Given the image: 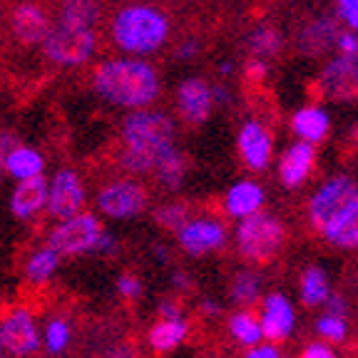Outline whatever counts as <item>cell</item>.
Listing matches in <instances>:
<instances>
[{
	"mask_svg": "<svg viewBox=\"0 0 358 358\" xmlns=\"http://www.w3.org/2000/svg\"><path fill=\"white\" fill-rule=\"evenodd\" d=\"M262 294V281L252 271H241L231 281V299L236 303H254Z\"/></svg>",
	"mask_w": 358,
	"mask_h": 358,
	"instance_id": "30",
	"label": "cell"
},
{
	"mask_svg": "<svg viewBox=\"0 0 358 358\" xmlns=\"http://www.w3.org/2000/svg\"><path fill=\"white\" fill-rule=\"evenodd\" d=\"M177 234H179L182 249H185L187 254H192V257H199V254L219 249V246L227 241L224 227L212 222V219H194V222H187Z\"/></svg>",
	"mask_w": 358,
	"mask_h": 358,
	"instance_id": "13",
	"label": "cell"
},
{
	"mask_svg": "<svg viewBox=\"0 0 358 358\" xmlns=\"http://www.w3.org/2000/svg\"><path fill=\"white\" fill-rule=\"evenodd\" d=\"M346 6H358V0H338V8H346Z\"/></svg>",
	"mask_w": 358,
	"mask_h": 358,
	"instance_id": "51",
	"label": "cell"
},
{
	"mask_svg": "<svg viewBox=\"0 0 358 358\" xmlns=\"http://www.w3.org/2000/svg\"><path fill=\"white\" fill-rule=\"evenodd\" d=\"M246 75H249V80H264L266 78V62L252 60L249 65H246Z\"/></svg>",
	"mask_w": 358,
	"mask_h": 358,
	"instance_id": "41",
	"label": "cell"
},
{
	"mask_svg": "<svg viewBox=\"0 0 358 358\" xmlns=\"http://www.w3.org/2000/svg\"><path fill=\"white\" fill-rule=\"evenodd\" d=\"M117 291L124 299H137L142 294V281L134 274H122L117 279Z\"/></svg>",
	"mask_w": 358,
	"mask_h": 358,
	"instance_id": "35",
	"label": "cell"
},
{
	"mask_svg": "<svg viewBox=\"0 0 358 358\" xmlns=\"http://www.w3.org/2000/svg\"><path fill=\"white\" fill-rule=\"evenodd\" d=\"M57 262H60V254L52 252L50 246H48V249H40V252H35L33 257H30L28 266H25V276H28V281H33V284H45V281L55 274Z\"/></svg>",
	"mask_w": 358,
	"mask_h": 358,
	"instance_id": "27",
	"label": "cell"
},
{
	"mask_svg": "<svg viewBox=\"0 0 358 358\" xmlns=\"http://www.w3.org/2000/svg\"><path fill=\"white\" fill-rule=\"evenodd\" d=\"M152 172L157 174V179H159L167 189H179V185H182V179H185V172H187L185 155H182L177 147H169V150L159 157V162L155 164Z\"/></svg>",
	"mask_w": 358,
	"mask_h": 358,
	"instance_id": "26",
	"label": "cell"
},
{
	"mask_svg": "<svg viewBox=\"0 0 358 358\" xmlns=\"http://www.w3.org/2000/svg\"><path fill=\"white\" fill-rule=\"evenodd\" d=\"M239 155L249 169H264L271 159V134L259 122H246L239 132Z\"/></svg>",
	"mask_w": 358,
	"mask_h": 358,
	"instance_id": "15",
	"label": "cell"
},
{
	"mask_svg": "<svg viewBox=\"0 0 358 358\" xmlns=\"http://www.w3.org/2000/svg\"><path fill=\"white\" fill-rule=\"evenodd\" d=\"M97 207L105 217L112 219H132L137 214L145 212L147 207V192L137 182L129 179H120L112 182L97 194Z\"/></svg>",
	"mask_w": 358,
	"mask_h": 358,
	"instance_id": "8",
	"label": "cell"
},
{
	"mask_svg": "<svg viewBox=\"0 0 358 358\" xmlns=\"http://www.w3.org/2000/svg\"><path fill=\"white\" fill-rule=\"evenodd\" d=\"M155 254L159 257V262H167V259H169V252H167V249H162V246H157Z\"/></svg>",
	"mask_w": 358,
	"mask_h": 358,
	"instance_id": "50",
	"label": "cell"
},
{
	"mask_svg": "<svg viewBox=\"0 0 358 358\" xmlns=\"http://www.w3.org/2000/svg\"><path fill=\"white\" fill-rule=\"evenodd\" d=\"M353 199H358V187L353 179L348 177H334L313 194L311 204H308V217H311L316 229H324L326 224L336 217L338 212L351 204Z\"/></svg>",
	"mask_w": 358,
	"mask_h": 358,
	"instance_id": "7",
	"label": "cell"
},
{
	"mask_svg": "<svg viewBox=\"0 0 358 358\" xmlns=\"http://www.w3.org/2000/svg\"><path fill=\"white\" fill-rule=\"evenodd\" d=\"M313 169V145L308 142H296L284 152L279 162V179L281 185L289 189H296L308 179Z\"/></svg>",
	"mask_w": 358,
	"mask_h": 358,
	"instance_id": "16",
	"label": "cell"
},
{
	"mask_svg": "<svg viewBox=\"0 0 358 358\" xmlns=\"http://www.w3.org/2000/svg\"><path fill=\"white\" fill-rule=\"evenodd\" d=\"M107 358H137V353H134L132 346H117V348H112L110 353H107Z\"/></svg>",
	"mask_w": 358,
	"mask_h": 358,
	"instance_id": "46",
	"label": "cell"
},
{
	"mask_svg": "<svg viewBox=\"0 0 358 358\" xmlns=\"http://www.w3.org/2000/svg\"><path fill=\"white\" fill-rule=\"evenodd\" d=\"M70 343V326L65 319H52L45 329V346L50 353H60Z\"/></svg>",
	"mask_w": 358,
	"mask_h": 358,
	"instance_id": "33",
	"label": "cell"
},
{
	"mask_svg": "<svg viewBox=\"0 0 358 358\" xmlns=\"http://www.w3.org/2000/svg\"><path fill=\"white\" fill-rule=\"evenodd\" d=\"M284 244V224L271 214H252L244 217L236 229V246L249 262H271Z\"/></svg>",
	"mask_w": 358,
	"mask_h": 358,
	"instance_id": "4",
	"label": "cell"
},
{
	"mask_svg": "<svg viewBox=\"0 0 358 358\" xmlns=\"http://www.w3.org/2000/svg\"><path fill=\"white\" fill-rule=\"evenodd\" d=\"M48 201V182L43 174L30 179H20V185L15 187L10 199V212L17 219H30L33 214H38Z\"/></svg>",
	"mask_w": 358,
	"mask_h": 358,
	"instance_id": "18",
	"label": "cell"
},
{
	"mask_svg": "<svg viewBox=\"0 0 358 358\" xmlns=\"http://www.w3.org/2000/svg\"><path fill=\"white\" fill-rule=\"evenodd\" d=\"M316 329H319V334L324 336V338H329V341H343L346 338V321L338 319V316H329V313H324L319 319V324H316Z\"/></svg>",
	"mask_w": 358,
	"mask_h": 358,
	"instance_id": "34",
	"label": "cell"
},
{
	"mask_svg": "<svg viewBox=\"0 0 358 358\" xmlns=\"http://www.w3.org/2000/svg\"><path fill=\"white\" fill-rule=\"evenodd\" d=\"M246 358H279V351L274 346H254L246 353Z\"/></svg>",
	"mask_w": 358,
	"mask_h": 358,
	"instance_id": "45",
	"label": "cell"
},
{
	"mask_svg": "<svg viewBox=\"0 0 358 358\" xmlns=\"http://www.w3.org/2000/svg\"><path fill=\"white\" fill-rule=\"evenodd\" d=\"M155 222L157 227H162V229L169 231H179L189 222V209L185 204H164L155 212Z\"/></svg>",
	"mask_w": 358,
	"mask_h": 358,
	"instance_id": "32",
	"label": "cell"
},
{
	"mask_svg": "<svg viewBox=\"0 0 358 358\" xmlns=\"http://www.w3.org/2000/svg\"><path fill=\"white\" fill-rule=\"evenodd\" d=\"M294 329V308L281 294H271L264 301L262 313V334L268 341H284Z\"/></svg>",
	"mask_w": 358,
	"mask_h": 358,
	"instance_id": "17",
	"label": "cell"
},
{
	"mask_svg": "<svg viewBox=\"0 0 358 358\" xmlns=\"http://www.w3.org/2000/svg\"><path fill=\"white\" fill-rule=\"evenodd\" d=\"M45 57L55 65L75 67L85 65L90 57L95 55L97 38L92 30H78V28H65V25H57L50 28V33L45 35L43 43Z\"/></svg>",
	"mask_w": 358,
	"mask_h": 358,
	"instance_id": "5",
	"label": "cell"
},
{
	"mask_svg": "<svg viewBox=\"0 0 358 358\" xmlns=\"http://www.w3.org/2000/svg\"><path fill=\"white\" fill-rule=\"evenodd\" d=\"M102 17L97 0H60V25L78 30H92Z\"/></svg>",
	"mask_w": 358,
	"mask_h": 358,
	"instance_id": "20",
	"label": "cell"
},
{
	"mask_svg": "<svg viewBox=\"0 0 358 358\" xmlns=\"http://www.w3.org/2000/svg\"><path fill=\"white\" fill-rule=\"evenodd\" d=\"M229 331H231V336H234L236 341L244 343V346H257V343L264 338L262 324H259V321L254 319L249 311L234 313V316H231V321H229Z\"/></svg>",
	"mask_w": 358,
	"mask_h": 358,
	"instance_id": "28",
	"label": "cell"
},
{
	"mask_svg": "<svg viewBox=\"0 0 358 358\" xmlns=\"http://www.w3.org/2000/svg\"><path fill=\"white\" fill-rule=\"evenodd\" d=\"M95 92L110 105L142 110L159 95L157 70L145 60H107L95 67Z\"/></svg>",
	"mask_w": 358,
	"mask_h": 358,
	"instance_id": "1",
	"label": "cell"
},
{
	"mask_svg": "<svg viewBox=\"0 0 358 358\" xmlns=\"http://www.w3.org/2000/svg\"><path fill=\"white\" fill-rule=\"evenodd\" d=\"M291 127L294 132L301 137L303 142L313 145V142H321L329 132V115H326L321 107H303L294 115L291 120Z\"/></svg>",
	"mask_w": 358,
	"mask_h": 358,
	"instance_id": "22",
	"label": "cell"
},
{
	"mask_svg": "<svg viewBox=\"0 0 358 358\" xmlns=\"http://www.w3.org/2000/svg\"><path fill=\"white\" fill-rule=\"evenodd\" d=\"M326 313L329 316H338V319H346V301H343V296H336V294H329V299H326Z\"/></svg>",
	"mask_w": 358,
	"mask_h": 358,
	"instance_id": "38",
	"label": "cell"
},
{
	"mask_svg": "<svg viewBox=\"0 0 358 358\" xmlns=\"http://www.w3.org/2000/svg\"><path fill=\"white\" fill-rule=\"evenodd\" d=\"M249 48H252V52L257 55V60H266V57L276 55L281 48V38L276 30L271 28H259L257 33L249 38Z\"/></svg>",
	"mask_w": 358,
	"mask_h": 358,
	"instance_id": "31",
	"label": "cell"
},
{
	"mask_svg": "<svg viewBox=\"0 0 358 358\" xmlns=\"http://www.w3.org/2000/svg\"><path fill=\"white\" fill-rule=\"evenodd\" d=\"M43 155L33 147H13L10 155L6 159V172L15 179H30V177H38L43 174Z\"/></svg>",
	"mask_w": 358,
	"mask_h": 358,
	"instance_id": "25",
	"label": "cell"
},
{
	"mask_svg": "<svg viewBox=\"0 0 358 358\" xmlns=\"http://www.w3.org/2000/svg\"><path fill=\"white\" fill-rule=\"evenodd\" d=\"M122 167L134 174L152 172L159 157L174 147V122L164 112L134 110L122 122Z\"/></svg>",
	"mask_w": 358,
	"mask_h": 358,
	"instance_id": "2",
	"label": "cell"
},
{
	"mask_svg": "<svg viewBox=\"0 0 358 358\" xmlns=\"http://www.w3.org/2000/svg\"><path fill=\"white\" fill-rule=\"evenodd\" d=\"M336 48L341 55H356L358 52V38L353 33H338L336 38Z\"/></svg>",
	"mask_w": 358,
	"mask_h": 358,
	"instance_id": "36",
	"label": "cell"
},
{
	"mask_svg": "<svg viewBox=\"0 0 358 358\" xmlns=\"http://www.w3.org/2000/svg\"><path fill=\"white\" fill-rule=\"evenodd\" d=\"M196 52H199V43H196V40H185V43L177 48V60H192Z\"/></svg>",
	"mask_w": 358,
	"mask_h": 358,
	"instance_id": "40",
	"label": "cell"
},
{
	"mask_svg": "<svg viewBox=\"0 0 358 358\" xmlns=\"http://www.w3.org/2000/svg\"><path fill=\"white\" fill-rule=\"evenodd\" d=\"M321 95L336 102L358 100V52L356 55H338L324 67L319 78Z\"/></svg>",
	"mask_w": 358,
	"mask_h": 358,
	"instance_id": "9",
	"label": "cell"
},
{
	"mask_svg": "<svg viewBox=\"0 0 358 358\" xmlns=\"http://www.w3.org/2000/svg\"><path fill=\"white\" fill-rule=\"evenodd\" d=\"M201 313H219V306L214 301H207V299H204V303H201Z\"/></svg>",
	"mask_w": 358,
	"mask_h": 358,
	"instance_id": "48",
	"label": "cell"
},
{
	"mask_svg": "<svg viewBox=\"0 0 358 358\" xmlns=\"http://www.w3.org/2000/svg\"><path fill=\"white\" fill-rule=\"evenodd\" d=\"M264 204V189L254 182H239L227 194V212L231 217H252Z\"/></svg>",
	"mask_w": 358,
	"mask_h": 358,
	"instance_id": "21",
	"label": "cell"
},
{
	"mask_svg": "<svg viewBox=\"0 0 358 358\" xmlns=\"http://www.w3.org/2000/svg\"><path fill=\"white\" fill-rule=\"evenodd\" d=\"M10 30L20 45H40L45 35L50 33V20L33 3H20L13 8Z\"/></svg>",
	"mask_w": 358,
	"mask_h": 358,
	"instance_id": "14",
	"label": "cell"
},
{
	"mask_svg": "<svg viewBox=\"0 0 358 358\" xmlns=\"http://www.w3.org/2000/svg\"><path fill=\"white\" fill-rule=\"evenodd\" d=\"M117 249V244H115V239H112V234H107V231H102L100 239H97L95 244V252H105V254H112Z\"/></svg>",
	"mask_w": 358,
	"mask_h": 358,
	"instance_id": "44",
	"label": "cell"
},
{
	"mask_svg": "<svg viewBox=\"0 0 358 358\" xmlns=\"http://www.w3.org/2000/svg\"><path fill=\"white\" fill-rule=\"evenodd\" d=\"M326 241L336 246H346V249H356L358 246V199H353L343 212H338L324 229Z\"/></svg>",
	"mask_w": 358,
	"mask_h": 358,
	"instance_id": "19",
	"label": "cell"
},
{
	"mask_svg": "<svg viewBox=\"0 0 358 358\" xmlns=\"http://www.w3.org/2000/svg\"><path fill=\"white\" fill-rule=\"evenodd\" d=\"M48 212L55 219H70L80 214L85 204V187L73 169H60L48 185Z\"/></svg>",
	"mask_w": 358,
	"mask_h": 358,
	"instance_id": "11",
	"label": "cell"
},
{
	"mask_svg": "<svg viewBox=\"0 0 358 358\" xmlns=\"http://www.w3.org/2000/svg\"><path fill=\"white\" fill-rule=\"evenodd\" d=\"M0 343L10 356L25 358L40 348V334L28 308H13L0 324Z\"/></svg>",
	"mask_w": 358,
	"mask_h": 358,
	"instance_id": "10",
	"label": "cell"
},
{
	"mask_svg": "<svg viewBox=\"0 0 358 358\" xmlns=\"http://www.w3.org/2000/svg\"><path fill=\"white\" fill-rule=\"evenodd\" d=\"M338 33L341 30L336 28L334 20H316L303 28L301 38H299V48L306 55H321V52H326L336 43Z\"/></svg>",
	"mask_w": 358,
	"mask_h": 358,
	"instance_id": "23",
	"label": "cell"
},
{
	"mask_svg": "<svg viewBox=\"0 0 358 358\" xmlns=\"http://www.w3.org/2000/svg\"><path fill=\"white\" fill-rule=\"evenodd\" d=\"M341 17L346 20V25L351 30H358V6H346V8H338Z\"/></svg>",
	"mask_w": 358,
	"mask_h": 358,
	"instance_id": "43",
	"label": "cell"
},
{
	"mask_svg": "<svg viewBox=\"0 0 358 358\" xmlns=\"http://www.w3.org/2000/svg\"><path fill=\"white\" fill-rule=\"evenodd\" d=\"M189 276H185V274H177L174 276V286H177V289H187V286H189Z\"/></svg>",
	"mask_w": 358,
	"mask_h": 358,
	"instance_id": "49",
	"label": "cell"
},
{
	"mask_svg": "<svg viewBox=\"0 0 358 358\" xmlns=\"http://www.w3.org/2000/svg\"><path fill=\"white\" fill-rule=\"evenodd\" d=\"M212 100L214 102H222V105H224V102H229V92L217 85V87H212Z\"/></svg>",
	"mask_w": 358,
	"mask_h": 358,
	"instance_id": "47",
	"label": "cell"
},
{
	"mask_svg": "<svg viewBox=\"0 0 358 358\" xmlns=\"http://www.w3.org/2000/svg\"><path fill=\"white\" fill-rule=\"evenodd\" d=\"M102 234L100 219L95 214H75L70 219H62L55 229L50 231V249L65 257L95 252V244Z\"/></svg>",
	"mask_w": 358,
	"mask_h": 358,
	"instance_id": "6",
	"label": "cell"
},
{
	"mask_svg": "<svg viewBox=\"0 0 358 358\" xmlns=\"http://www.w3.org/2000/svg\"><path fill=\"white\" fill-rule=\"evenodd\" d=\"M212 87H209L204 80L192 78L185 80L177 90V110L179 117L189 124H201L209 120V112H212Z\"/></svg>",
	"mask_w": 358,
	"mask_h": 358,
	"instance_id": "12",
	"label": "cell"
},
{
	"mask_svg": "<svg viewBox=\"0 0 358 358\" xmlns=\"http://www.w3.org/2000/svg\"><path fill=\"white\" fill-rule=\"evenodd\" d=\"M157 311H159V319H182V311H179V306L172 301H162Z\"/></svg>",
	"mask_w": 358,
	"mask_h": 358,
	"instance_id": "42",
	"label": "cell"
},
{
	"mask_svg": "<svg viewBox=\"0 0 358 358\" xmlns=\"http://www.w3.org/2000/svg\"><path fill=\"white\" fill-rule=\"evenodd\" d=\"M112 38L124 52L150 55L169 38V20L150 6H127L112 20Z\"/></svg>",
	"mask_w": 358,
	"mask_h": 358,
	"instance_id": "3",
	"label": "cell"
},
{
	"mask_svg": "<svg viewBox=\"0 0 358 358\" xmlns=\"http://www.w3.org/2000/svg\"><path fill=\"white\" fill-rule=\"evenodd\" d=\"M331 289H329V279L321 268H308L306 274H303L301 281V296L308 306H319L329 299Z\"/></svg>",
	"mask_w": 358,
	"mask_h": 358,
	"instance_id": "29",
	"label": "cell"
},
{
	"mask_svg": "<svg viewBox=\"0 0 358 358\" xmlns=\"http://www.w3.org/2000/svg\"><path fill=\"white\" fill-rule=\"evenodd\" d=\"M13 147H17L15 134L0 132V174H3V169H6V159H8V155H10Z\"/></svg>",
	"mask_w": 358,
	"mask_h": 358,
	"instance_id": "37",
	"label": "cell"
},
{
	"mask_svg": "<svg viewBox=\"0 0 358 358\" xmlns=\"http://www.w3.org/2000/svg\"><path fill=\"white\" fill-rule=\"evenodd\" d=\"M0 351H3V343H0Z\"/></svg>",
	"mask_w": 358,
	"mask_h": 358,
	"instance_id": "52",
	"label": "cell"
},
{
	"mask_svg": "<svg viewBox=\"0 0 358 358\" xmlns=\"http://www.w3.org/2000/svg\"><path fill=\"white\" fill-rule=\"evenodd\" d=\"M187 338V324L182 319H162L150 329L147 341L157 353H169Z\"/></svg>",
	"mask_w": 358,
	"mask_h": 358,
	"instance_id": "24",
	"label": "cell"
},
{
	"mask_svg": "<svg viewBox=\"0 0 358 358\" xmlns=\"http://www.w3.org/2000/svg\"><path fill=\"white\" fill-rule=\"evenodd\" d=\"M301 358H336V353L324 343H311V346H306Z\"/></svg>",
	"mask_w": 358,
	"mask_h": 358,
	"instance_id": "39",
	"label": "cell"
}]
</instances>
